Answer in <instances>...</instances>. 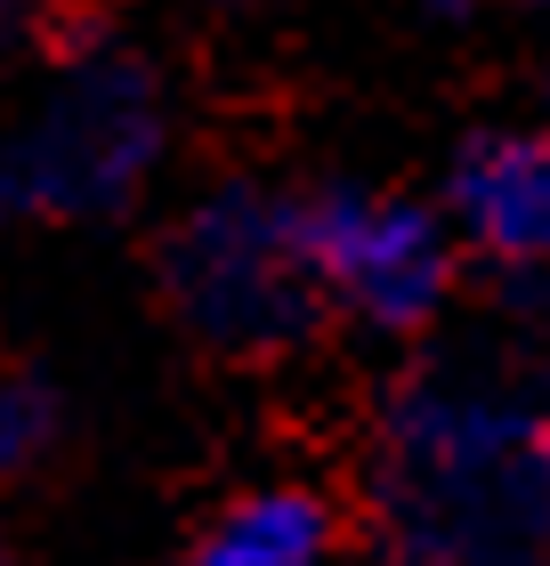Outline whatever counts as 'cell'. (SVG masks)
Wrapping results in <instances>:
<instances>
[{"label":"cell","instance_id":"1","mask_svg":"<svg viewBox=\"0 0 550 566\" xmlns=\"http://www.w3.org/2000/svg\"><path fill=\"white\" fill-rule=\"evenodd\" d=\"M381 551L388 566H550V413L461 380L397 397Z\"/></svg>","mask_w":550,"mask_h":566},{"label":"cell","instance_id":"2","mask_svg":"<svg viewBox=\"0 0 550 566\" xmlns=\"http://www.w3.org/2000/svg\"><path fill=\"white\" fill-rule=\"evenodd\" d=\"M163 154V97L138 57L90 49L65 65L17 130H0V227L9 219H97L138 195Z\"/></svg>","mask_w":550,"mask_h":566},{"label":"cell","instance_id":"3","mask_svg":"<svg viewBox=\"0 0 550 566\" xmlns=\"http://www.w3.org/2000/svg\"><path fill=\"white\" fill-rule=\"evenodd\" d=\"M170 300L219 348H276L308 332L324 316V300L300 260L292 195L227 187L211 202H195L187 227L170 235Z\"/></svg>","mask_w":550,"mask_h":566},{"label":"cell","instance_id":"4","mask_svg":"<svg viewBox=\"0 0 550 566\" xmlns=\"http://www.w3.org/2000/svg\"><path fill=\"white\" fill-rule=\"evenodd\" d=\"M300 260L316 300L364 332H422L454 300V219L373 187H316L292 195Z\"/></svg>","mask_w":550,"mask_h":566},{"label":"cell","instance_id":"5","mask_svg":"<svg viewBox=\"0 0 550 566\" xmlns=\"http://www.w3.org/2000/svg\"><path fill=\"white\" fill-rule=\"evenodd\" d=\"M445 219L510 275H550V130H486L445 178Z\"/></svg>","mask_w":550,"mask_h":566},{"label":"cell","instance_id":"6","mask_svg":"<svg viewBox=\"0 0 550 566\" xmlns=\"http://www.w3.org/2000/svg\"><path fill=\"white\" fill-rule=\"evenodd\" d=\"M187 566H340V502L300 478L243 485L187 543Z\"/></svg>","mask_w":550,"mask_h":566},{"label":"cell","instance_id":"7","mask_svg":"<svg viewBox=\"0 0 550 566\" xmlns=\"http://www.w3.org/2000/svg\"><path fill=\"white\" fill-rule=\"evenodd\" d=\"M58 429H65V405L49 380H33V373L0 380V478H24L33 461H49Z\"/></svg>","mask_w":550,"mask_h":566},{"label":"cell","instance_id":"8","mask_svg":"<svg viewBox=\"0 0 550 566\" xmlns=\"http://www.w3.org/2000/svg\"><path fill=\"white\" fill-rule=\"evenodd\" d=\"M437 9H469V0H437Z\"/></svg>","mask_w":550,"mask_h":566}]
</instances>
